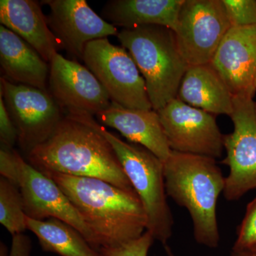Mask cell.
Returning <instances> with one entry per match:
<instances>
[{"label": "cell", "mask_w": 256, "mask_h": 256, "mask_svg": "<svg viewBox=\"0 0 256 256\" xmlns=\"http://www.w3.org/2000/svg\"><path fill=\"white\" fill-rule=\"evenodd\" d=\"M255 114H256V102H255Z\"/></svg>", "instance_id": "4dcf8cb0"}, {"label": "cell", "mask_w": 256, "mask_h": 256, "mask_svg": "<svg viewBox=\"0 0 256 256\" xmlns=\"http://www.w3.org/2000/svg\"><path fill=\"white\" fill-rule=\"evenodd\" d=\"M154 239L146 230L140 237L132 242L114 248H102L99 249L100 256H148V252Z\"/></svg>", "instance_id": "cb8c5ba5"}, {"label": "cell", "mask_w": 256, "mask_h": 256, "mask_svg": "<svg viewBox=\"0 0 256 256\" xmlns=\"http://www.w3.org/2000/svg\"><path fill=\"white\" fill-rule=\"evenodd\" d=\"M98 122L114 128L134 144L146 148L163 163L172 152L158 111L131 109L111 101L96 114Z\"/></svg>", "instance_id": "9a60e30c"}, {"label": "cell", "mask_w": 256, "mask_h": 256, "mask_svg": "<svg viewBox=\"0 0 256 256\" xmlns=\"http://www.w3.org/2000/svg\"><path fill=\"white\" fill-rule=\"evenodd\" d=\"M62 188L96 238L97 250L124 245L146 230V212L134 192L96 178L43 172Z\"/></svg>", "instance_id": "7a4b0ae2"}, {"label": "cell", "mask_w": 256, "mask_h": 256, "mask_svg": "<svg viewBox=\"0 0 256 256\" xmlns=\"http://www.w3.org/2000/svg\"><path fill=\"white\" fill-rule=\"evenodd\" d=\"M232 28L256 25V0H222Z\"/></svg>", "instance_id": "7402d4cb"}, {"label": "cell", "mask_w": 256, "mask_h": 256, "mask_svg": "<svg viewBox=\"0 0 256 256\" xmlns=\"http://www.w3.org/2000/svg\"><path fill=\"white\" fill-rule=\"evenodd\" d=\"M184 0H111L102 18L114 26L132 28L144 25L165 26L174 31Z\"/></svg>", "instance_id": "d6986e66"}, {"label": "cell", "mask_w": 256, "mask_h": 256, "mask_svg": "<svg viewBox=\"0 0 256 256\" xmlns=\"http://www.w3.org/2000/svg\"><path fill=\"white\" fill-rule=\"evenodd\" d=\"M26 156L42 172L99 178L134 192L110 143L77 114H66L52 136Z\"/></svg>", "instance_id": "6da1fadb"}, {"label": "cell", "mask_w": 256, "mask_h": 256, "mask_svg": "<svg viewBox=\"0 0 256 256\" xmlns=\"http://www.w3.org/2000/svg\"><path fill=\"white\" fill-rule=\"evenodd\" d=\"M0 174L20 190L26 216L36 220L55 218L63 220L78 230L97 250L94 234L66 195L50 176L32 166L14 149L2 148Z\"/></svg>", "instance_id": "8992f818"}, {"label": "cell", "mask_w": 256, "mask_h": 256, "mask_svg": "<svg viewBox=\"0 0 256 256\" xmlns=\"http://www.w3.org/2000/svg\"><path fill=\"white\" fill-rule=\"evenodd\" d=\"M164 175L166 195L190 213L196 242L218 247L216 204L225 178L216 160L172 150L164 162Z\"/></svg>", "instance_id": "3957f363"}, {"label": "cell", "mask_w": 256, "mask_h": 256, "mask_svg": "<svg viewBox=\"0 0 256 256\" xmlns=\"http://www.w3.org/2000/svg\"><path fill=\"white\" fill-rule=\"evenodd\" d=\"M82 60L111 101L128 108L153 110L144 79L124 47L112 44L108 38L95 40L87 44Z\"/></svg>", "instance_id": "52a82bcc"}, {"label": "cell", "mask_w": 256, "mask_h": 256, "mask_svg": "<svg viewBox=\"0 0 256 256\" xmlns=\"http://www.w3.org/2000/svg\"><path fill=\"white\" fill-rule=\"evenodd\" d=\"M210 64L233 96L256 92V25L230 28Z\"/></svg>", "instance_id": "5bb4252c"}, {"label": "cell", "mask_w": 256, "mask_h": 256, "mask_svg": "<svg viewBox=\"0 0 256 256\" xmlns=\"http://www.w3.org/2000/svg\"><path fill=\"white\" fill-rule=\"evenodd\" d=\"M254 86H255L256 89V79H255V82H254Z\"/></svg>", "instance_id": "f546056e"}, {"label": "cell", "mask_w": 256, "mask_h": 256, "mask_svg": "<svg viewBox=\"0 0 256 256\" xmlns=\"http://www.w3.org/2000/svg\"><path fill=\"white\" fill-rule=\"evenodd\" d=\"M0 64L4 78L46 90L50 66L34 48L9 28L0 26Z\"/></svg>", "instance_id": "e0dca14e"}, {"label": "cell", "mask_w": 256, "mask_h": 256, "mask_svg": "<svg viewBox=\"0 0 256 256\" xmlns=\"http://www.w3.org/2000/svg\"><path fill=\"white\" fill-rule=\"evenodd\" d=\"M164 248L165 250H166V255H168V256H176L174 254H173V252H172L171 248L168 246V245L165 246Z\"/></svg>", "instance_id": "83f0119b"}, {"label": "cell", "mask_w": 256, "mask_h": 256, "mask_svg": "<svg viewBox=\"0 0 256 256\" xmlns=\"http://www.w3.org/2000/svg\"><path fill=\"white\" fill-rule=\"evenodd\" d=\"M50 64V94L60 108L96 116L110 106V96L87 67L60 54Z\"/></svg>", "instance_id": "4fadbf2b"}, {"label": "cell", "mask_w": 256, "mask_h": 256, "mask_svg": "<svg viewBox=\"0 0 256 256\" xmlns=\"http://www.w3.org/2000/svg\"><path fill=\"white\" fill-rule=\"evenodd\" d=\"M252 250V252H256V246L254 248H252V250Z\"/></svg>", "instance_id": "f1b7e54d"}, {"label": "cell", "mask_w": 256, "mask_h": 256, "mask_svg": "<svg viewBox=\"0 0 256 256\" xmlns=\"http://www.w3.org/2000/svg\"><path fill=\"white\" fill-rule=\"evenodd\" d=\"M118 38L144 79L153 110H160L176 98L190 66L178 50L174 32L165 26L144 25L122 28Z\"/></svg>", "instance_id": "277c9868"}, {"label": "cell", "mask_w": 256, "mask_h": 256, "mask_svg": "<svg viewBox=\"0 0 256 256\" xmlns=\"http://www.w3.org/2000/svg\"><path fill=\"white\" fill-rule=\"evenodd\" d=\"M256 246V198L248 204L232 252L252 250Z\"/></svg>", "instance_id": "603a6c76"}, {"label": "cell", "mask_w": 256, "mask_h": 256, "mask_svg": "<svg viewBox=\"0 0 256 256\" xmlns=\"http://www.w3.org/2000/svg\"><path fill=\"white\" fill-rule=\"evenodd\" d=\"M254 92L234 96V110L230 116L234 124L232 133L224 136L226 156L222 163L229 166L225 178L224 196L236 201L256 188V118Z\"/></svg>", "instance_id": "ba28073f"}, {"label": "cell", "mask_w": 256, "mask_h": 256, "mask_svg": "<svg viewBox=\"0 0 256 256\" xmlns=\"http://www.w3.org/2000/svg\"><path fill=\"white\" fill-rule=\"evenodd\" d=\"M50 8L47 22L60 47L76 58H82L89 42L117 36L112 24L100 18L85 0H45Z\"/></svg>", "instance_id": "7c38bea8"}, {"label": "cell", "mask_w": 256, "mask_h": 256, "mask_svg": "<svg viewBox=\"0 0 256 256\" xmlns=\"http://www.w3.org/2000/svg\"><path fill=\"white\" fill-rule=\"evenodd\" d=\"M230 28L222 0H184L173 32L180 54L192 66L210 64Z\"/></svg>", "instance_id": "9c48e42d"}, {"label": "cell", "mask_w": 256, "mask_h": 256, "mask_svg": "<svg viewBox=\"0 0 256 256\" xmlns=\"http://www.w3.org/2000/svg\"><path fill=\"white\" fill-rule=\"evenodd\" d=\"M230 256H256V252L252 250H244V252H232Z\"/></svg>", "instance_id": "4316f807"}, {"label": "cell", "mask_w": 256, "mask_h": 256, "mask_svg": "<svg viewBox=\"0 0 256 256\" xmlns=\"http://www.w3.org/2000/svg\"><path fill=\"white\" fill-rule=\"evenodd\" d=\"M26 225L44 252L60 256H100L78 230L63 220L55 218L36 220L26 216Z\"/></svg>", "instance_id": "ffe728a7"}, {"label": "cell", "mask_w": 256, "mask_h": 256, "mask_svg": "<svg viewBox=\"0 0 256 256\" xmlns=\"http://www.w3.org/2000/svg\"><path fill=\"white\" fill-rule=\"evenodd\" d=\"M32 242L28 236L23 234L12 236L9 256H31Z\"/></svg>", "instance_id": "484cf974"}, {"label": "cell", "mask_w": 256, "mask_h": 256, "mask_svg": "<svg viewBox=\"0 0 256 256\" xmlns=\"http://www.w3.org/2000/svg\"><path fill=\"white\" fill-rule=\"evenodd\" d=\"M26 214L20 190L14 183L0 178V223L12 235L28 230Z\"/></svg>", "instance_id": "44dd1931"}, {"label": "cell", "mask_w": 256, "mask_h": 256, "mask_svg": "<svg viewBox=\"0 0 256 256\" xmlns=\"http://www.w3.org/2000/svg\"><path fill=\"white\" fill-rule=\"evenodd\" d=\"M0 142L1 148L13 150L18 142V132L5 106L2 94L0 92Z\"/></svg>", "instance_id": "d4e9b609"}, {"label": "cell", "mask_w": 256, "mask_h": 256, "mask_svg": "<svg viewBox=\"0 0 256 256\" xmlns=\"http://www.w3.org/2000/svg\"><path fill=\"white\" fill-rule=\"evenodd\" d=\"M0 92L18 132L22 150L30 154L52 136L64 118L50 92L0 78Z\"/></svg>", "instance_id": "30bf717a"}, {"label": "cell", "mask_w": 256, "mask_h": 256, "mask_svg": "<svg viewBox=\"0 0 256 256\" xmlns=\"http://www.w3.org/2000/svg\"><path fill=\"white\" fill-rule=\"evenodd\" d=\"M176 98L210 114L230 117L233 112V94L210 64L188 67Z\"/></svg>", "instance_id": "ac0fdd59"}, {"label": "cell", "mask_w": 256, "mask_h": 256, "mask_svg": "<svg viewBox=\"0 0 256 256\" xmlns=\"http://www.w3.org/2000/svg\"><path fill=\"white\" fill-rule=\"evenodd\" d=\"M106 138L144 208L146 230L154 240L168 245L172 236L174 220L166 201L164 163L150 151L139 144L124 142L99 124L92 114L75 112Z\"/></svg>", "instance_id": "5b68a950"}, {"label": "cell", "mask_w": 256, "mask_h": 256, "mask_svg": "<svg viewBox=\"0 0 256 256\" xmlns=\"http://www.w3.org/2000/svg\"><path fill=\"white\" fill-rule=\"evenodd\" d=\"M0 22L18 34L50 63L60 48L40 2L34 0H1Z\"/></svg>", "instance_id": "2e32d148"}, {"label": "cell", "mask_w": 256, "mask_h": 256, "mask_svg": "<svg viewBox=\"0 0 256 256\" xmlns=\"http://www.w3.org/2000/svg\"><path fill=\"white\" fill-rule=\"evenodd\" d=\"M158 112L172 150L214 160L222 158L224 136L213 114L192 107L178 98Z\"/></svg>", "instance_id": "8fae6325"}]
</instances>
